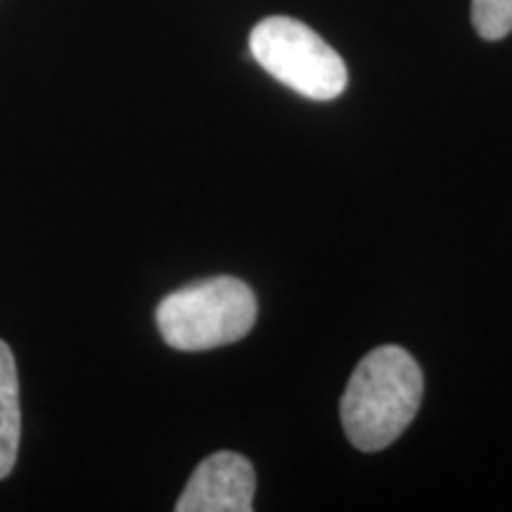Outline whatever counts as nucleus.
<instances>
[{
  "label": "nucleus",
  "instance_id": "obj_1",
  "mask_svg": "<svg viewBox=\"0 0 512 512\" xmlns=\"http://www.w3.org/2000/svg\"><path fill=\"white\" fill-rule=\"evenodd\" d=\"M425 377L406 349L377 347L358 363L344 389L342 425L358 451H382L406 432L420 411Z\"/></svg>",
  "mask_w": 512,
  "mask_h": 512
},
{
  "label": "nucleus",
  "instance_id": "obj_2",
  "mask_svg": "<svg viewBox=\"0 0 512 512\" xmlns=\"http://www.w3.org/2000/svg\"><path fill=\"white\" fill-rule=\"evenodd\" d=\"M256 313L252 287L230 275H216L166 294L155 320L171 349L209 351L240 342L252 332Z\"/></svg>",
  "mask_w": 512,
  "mask_h": 512
},
{
  "label": "nucleus",
  "instance_id": "obj_3",
  "mask_svg": "<svg viewBox=\"0 0 512 512\" xmlns=\"http://www.w3.org/2000/svg\"><path fill=\"white\" fill-rule=\"evenodd\" d=\"M249 53L273 79L309 100H335L349 83L347 64L337 50L292 17H268L256 24Z\"/></svg>",
  "mask_w": 512,
  "mask_h": 512
},
{
  "label": "nucleus",
  "instance_id": "obj_4",
  "mask_svg": "<svg viewBox=\"0 0 512 512\" xmlns=\"http://www.w3.org/2000/svg\"><path fill=\"white\" fill-rule=\"evenodd\" d=\"M254 465L233 451L204 458L178 498V512H249L254 510Z\"/></svg>",
  "mask_w": 512,
  "mask_h": 512
},
{
  "label": "nucleus",
  "instance_id": "obj_5",
  "mask_svg": "<svg viewBox=\"0 0 512 512\" xmlns=\"http://www.w3.org/2000/svg\"><path fill=\"white\" fill-rule=\"evenodd\" d=\"M22 439V411H19V380L15 356L0 339V479H5L17 463Z\"/></svg>",
  "mask_w": 512,
  "mask_h": 512
},
{
  "label": "nucleus",
  "instance_id": "obj_6",
  "mask_svg": "<svg viewBox=\"0 0 512 512\" xmlns=\"http://www.w3.org/2000/svg\"><path fill=\"white\" fill-rule=\"evenodd\" d=\"M472 27L484 41H501L512 31V0H472Z\"/></svg>",
  "mask_w": 512,
  "mask_h": 512
}]
</instances>
